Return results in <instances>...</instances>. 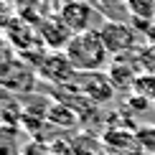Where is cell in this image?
<instances>
[{"label":"cell","mask_w":155,"mask_h":155,"mask_svg":"<svg viewBox=\"0 0 155 155\" xmlns=\"http://www.w3.org/2000/svg\"><path fill=\"white\" fill-rule=\"evenodd\" d=\"M64 54L69 56V61L74 64V69L79 74L87 71H102L109 61V51L102 41L99 31H84V33H74V38L69 41V46L64 48Z\"/></svg>","instance_id":"1"},{"label":"cell","mask_w":155,"mask_h":155,"mask_svg":"<svg viewBox=\"0 0 155 155\" xmlns=\"http://www.w3.org/2000/svg\"><path fill=\"white\" fill-rule=\"evenodd\" d=\"M99 33H102V41H104V46L112 56H125L127 51L135 48V41H137V36H135V31L130 25L117 23V21H102Z\"/></svg>","instance_id":"2"},{"label":"cell","mask_w":155,"mask_h":155,"mask_svg":"<svg viewBox=\"0 0 155 155\" xmlns=\"http://www.w3.org/2000/svg\"><path fill=\"white\" fill-rule=\"evenodd\" d=\"M59 18L71 28V33H84V31H94L92 25L97 21V10L87 0H66L59 8Z\"/></svg>","instance_id":"3"},{"label":"cell","mask_w":155,"mask_h":155,"mask_svg":"<svg viewBox=\"0 0 155 155\" xmlns=\"http://www.w3.org/2000/svg\"><path fill=\"white\" fill-rule=\"evenodd\" d=\"M76 87L79 92L87 97V99L97 102V104H107L109 99L114 97V81L109 79V74H102V71H87V74H79L76 76Z\"/></svg>","instance_id":"4"},{"label":"cell","mask_w":155,"mask_h":155,"mask_svg":"<svg viewBox=\"0 0 155 155\" xmlns=\"http://www.w3.org/2000/svg\"><path fill=\"white\" fill-rule=\"evenodd\" d=\"M38 74L51 84H69V81H74L79 76V71L74 69V64L69 61V56L61 54V51L43 56L41 64H38Z\"/></svg>","instance_id":"5"},{"label":"cell","mask_w":155,"mask_h":155,"mask_svg":"<svg viewBox=\"0 0 155 155\" xmlns=\"http://www.w3.org/2000/svg\"><path fill=\"white\" fill-rule=\"evenodd\" d=\"M38 33H41L43 43H46V46H51V48H66L69 41L74 38L71 28H69V25L64 23L59 15H56V18H43V21H41V28H38Z\"/></svg>","instance_id":"6"},{"label":"cell","mask_w":155,"mask_h":155,"mask_svg":"<svg viewBox=\"0 0 155 155\" xmlns=\"http://www.w3.org/2000/svg\"><path fill=\"white\" fill-rule=\"evenodd\" d=\"M109 79L114 81V87H125V89H135V81H137V61L125 59V56H114L112 66L107 69Z\"/></svg>","instance_id":"7"},{"label":"cell","mask_w":155,"mask_h":155,"mask_svg":"<svg viewBox=\"0 0 155 155\" xmlns=\"http://www.w3.org/2000/svg\"><path fill=\"white\" fill-rule=\"evenodd\" d=\"M33 81L36 76L25 66H10L8 74H5V87L13 89V92H28V89H33Z\"/></svg>","instance_id":"8"},{"label":"cell","mask_w":155,"mask_h":155,"mask_svg":"<svg viewBox=\"0 0 155 155\" xmlns=\"http://www.w3.org/2000/svg\"><path fill=\"white\" fill-rule=\"evenodd\" d=\"M125 8L132 15V21H143V23L155 21V0H125Z\"/></svg>","instance_id":"9"},{"label":"cell","mask_w":155,"mask_h":155,"mask_svg":"<svg viewBox=\"0 0 155 155\" xmlns=\"http://www.w3.org/2000/svg\"><path fill=\"white\" fill-rule=\"evenodd\" d=\"M46 117L54 122V125H64V127H74L76 125V112L69 104H54V107H48Z\"/></svg>","instance_id":"10"},{"label":"cell","mask_w":155,"mask_h":155,"mask_svg":"<svg viewBox=\"0 0 155 155\" xmlns=\"http://www.w3.org/2000/svg\"><path fill=\"white\" fill-rule=\"evenodd\" d=\"M135 94L143 99H155V74H140L135 81Z\"/></svg>","instance_id":"11"},{"label":"cell","mask_w":155,"mask_h":155,"mask_svg":"<svg viewBox=\"0 0 155 155\" xmlns=\"http://www.w3.org/2000/svg\"><path fill=\"white\" fill-rule=\"evenodd\" d=\"M135 135H137L140 150L147 153V155H155V125H147V127H143V130H137Z\"/></svg>","instance_id":"12"},{"label":"cell","mask_w":155,"mask_h":155,"mask_svg":"<svg viewBox=\"0 0 155 155\" xmlns=\"http://www.w3.org/2000/svg\"><path fill=\"white\" fill-rule=\"evenodd\" d=\"M137 61H140V66L145 69V74H155V46L140 51V54H137Z\"/></svg>","instance_id":"13"},{"label":"cell","mask_w":155,"mask_h":155,"mask_svg":"<svg viewBox=\"0 0 155 155\" xmlns=\"http://www.w3.org/2000/svg\"><path fill=\"white\" fill-rule=\"evenodd\" d=\"M102 3H117V0H102Z\"/></svg>","instance_id":"14"}]
</instances>
